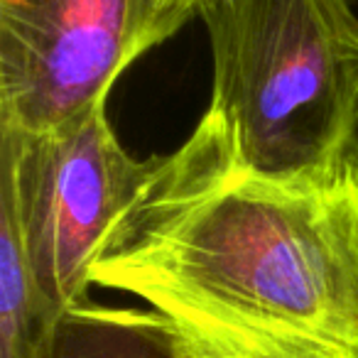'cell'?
Segmentation results:
<instances>
[{
    "instance_id": "8",
    "label": "cell",
    "mask_w": 358,
    "mask_h": 358,
    "mask_svg": "<svg viewBox=\"0 0 358 358\" xmlns=\"http://www.w3.org/2000/svg\"><path fill=\"white\" fill-rule=\"evenodd\" d=\"M334 358H351V356H334Z\"/></svg>"
},
{
    "instance_id": "7",
    "label": "cell",
    "mask_w": 358,
    "mask_h": 358,
    "mask_svg": "<svg viewBox=\"0 0 358 358\" xmlns=\"http://www.w3.org/2000/svg\"><path fill=\"white\" fill-rule=\"evenodd\" d=\"M152 3L159 32H162L164 42H167L189 20H194V17L201 20L206 13L214 10L216 6H221L224 0H152Z\"/></svg>"
},
{
    "instance_id": "2",
    "label": "cell",
    "mask_w": 358,
    "mask_h": 358,
    "mask_svg": "<svg viewBox=\"0 0 358 358\" xmlns=\"http://www.w3.org/2000/svg\"><path fill=\"white\" fill-rule=\"evenodd\" d=\"M204 118L245 169L331 177L358 164V15L348 0H224Z\"/></svg>"
},
{
    "instance_id": "5",
    "label": "cell",
    "mask_w": 358,
    "mask_h": 358,
    "mask_svg": "<svg viewBox=\"0 0 358 358\" xmlns=\"http://www.w3.org/2000/svg\"><path fill=\"white\" fill-rule=\"evenodd\" d=\"M40 358H182V331L155 309L84 302L55 319Z\"/></svg>"
},
{
    "instance_id": "6",
    "label": "cell",
    "mask_w": 358,
    "mask_h": 358,
    "mask_svg": "<svg viewBox=\"0 0 358 358\" xmlns=\"http://www.w3.org/2000/svg\"><path fill=\"white\" fill-rule=\"evenodd\" d=\"M55 319L37 292L10 216L0 211V358H40Z\"/></svg>"
},
{
    "instance_id": "3",
    "label": "cell",
    "mask_w": 358,
    "mask_h": 358,
    "mask_svg": "<svg viewBox=\"0 0 358 358\" xmlns=\"http://www.w3.org/2000/svg\"><path fill=\"white\" fill-rule=\"evenodd\" d=\"M157 159L123 148L106 101L45 133L0 128V211L10 216L52 314L89 302L91 270Z\"/></svg>"
},
{
    "instance_id": "1",
    "label": "cell",
    "mask_w": 358,
    "mask_h": 358,
    "mask_svg": "<svg viewBox=\"0 0 358 358\" xmlns=\"http://www.w3.org/2000/svg\"><path fill=\"white\" fill-rule=\"evenodd\" d=\"M91 285L216 341L358 358V164L280 182L245 169L206 118L157 159Z\"/></svg>"
},
{
    "instance_id": "4",
    "label": "cell",
    "mask_w": 358,
    "mask_h": 358,
    "mask_svg": "<svg viewBox=\"0 0 358 358\" xmlns=\"http://www.w3.org/2000/svg\"><path fill=\"white\" fill-rule=\"evenodd\" d=\"M162 42L152 0H0V128H57Z\"/></svg>"
}]
</instances>
